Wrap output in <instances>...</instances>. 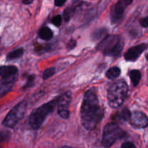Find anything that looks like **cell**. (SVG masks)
Returning <instances> with one entry per match:
<instances>
[{"label":"cell","instance_id":"f546056e","mask_svg":"<svg viewBox=\"0 0 148 148\" xmlns=\"http://www.w3.org/2000/svg\"></svg>","mask_w":148,"mask_h":148},{"label":"cell","instance_id":"7a4b0ae2","mask_svg":"<svg viewBox=\"0 0 148 148\" xmlns=\"http://www.w3.org/2000/svg\"><path fill=\"white\" fill-rule=\"evenodd\" d=\"M128 90V85L124 80H118L111 84L108 90V105L113 108L122 105L127 98Z\"/></svg>","mask_w":148,"mask_h":148},{"label":"cell","instance_id":"f1b7e54d","mask_svg":"<svg viewBox=\"0 0 148 148\" xmlns=\"http://www.w3.org/2000/svg\"><path fill=\"white\" fill-rule=\"evenodd\" d=\"M146 58H147V59L148 60V53L147 54V56H146Z\"/></svg>","mask_w":148,"mask_h":148},{"label":"cell","instance_id":"5bb4252c","mask_svg":"<svg viewBox=\"0 0 148 148\" xmlns=\"http://www.w3.org/2000/svg\"><path fill=\"white\" fill-rule=\"evenodd\" d=\"M107 31L106 29L105 28H100L94 30L92 33V39L93 40H98L100 39H103L106 36Z\"/></svg>","mask_w":148,"mask_h":148},{"label":"cell","instance_id":"603a6c76","mask_svg":"<svg viewBox=\"0 0 148 148\" xmlns=\"http://www.w3.org/2000/svg\"><path fill=\"white\" fill-rule=\"evenodd\" d=\"M122 148H135V145L133 144L131 142H127V143H124V144H122L121 145Z\"/></svg>","mask_w":148,"mask_h":148},{"label":"cell","instance_id":"277c9868","mask_svg":"<svg viewBox=\"0 0 148 148\" xmlns=\"http://www.w3.org/2000/svg\"><path fill=\"white\" fill-rule=\"evenodd\" d=\"M127 134L121 130L116 123H109L104 128L103 134L102 144L104 147H109L112 146L117 140L125 138Z\"/></svg>","mask_w":148,"mask_h":148},{"label":"cell","instance_id":"cb8c5ba5","mask_svg":"<svg viewBox=\"0 0 148 148\" xmlns=\"http://www.w3.org/2000/svg\"><path fill=\"white\" fill-rule=\"evenodd\" d=\"M75 46H76V41L75 40H71L67 44V49L69 50H71V49H74L75 47Z\"/></svg>","mask_w":148,"mask_h":148},{"label":"cell","instance_id":"4fadbf2b","mask_svg":"<svg viewBox=\"0 0 148 148\" xmlns=\"http://www.w3.org/2000/svg\"><path fill=\"white\" fill-rule=\"evenodd\" d=\"M39 36L41 39L46 40H50L53 37V32L49 29V27H42L40 30H39Z\"/></svg>","mask_w":148,"mask_h":148},{"label":"cell","instance_id":"6da1fadb","mask_svg":"<svg viewBox=\"0 0 148 148\" xmlns=\"http://www.w3.org/2000/svg\"><path fill=\"white\" fill-rule=\"evenodd\" d=\"M81 121L85 129L92 130L97 127L103 116V111L101 106L94 88L90 89L83 98L80 111Z\"/></svg>","mask_w":148,"mask_h":148},{"label":"cell","instance_id":"d6986e66","mask_svg":"<svg viewBox=\"0 0 148 148\" xmlns=\"http://www.w3.org/2000/svg\"><path fill=\"white\" fill-rule=\"evenodd\" d=\"M74 11H75V8L72 7H66L65 9L64 12V19L65 22H68L71 19L74 14Z\"/></svg>","mask_w":148,"mask_h":148},{"label":"cell","instance_id":"9a60e30c","mask_svg":"<svg viewBox=\"0 0 148 148\" xmlns=\"http://www.w3.org/2000/svg\"><path fill=\"white\" fill-rule=\"evenodd\" d=\"M130 79H131L132 82L134 87L137 86L139 85L141 79V73L139 70H132L130 73Z\"/></svg>","mask_w":148,"mask_h":148},{"label":"cell","instance_id":"9c48e42d","mask_svg":"<svg viewBox=\"0 0 148 148\" xmlns=\"http://www.w3.org/2000/svg\"><path fill=\"white\" fill-rule=\"evenodd\" d=\"M130 123L132 127L137 129L145 128L148 126V117L141 111H134L131 114Z\"/></svg>","mask_w":148,"mask_h":148},{"label":"cell","instance_id":"d4e9b609","mask_svg":"<svg viewBox=\"0 0 148 148\" xmlns=\"http://www.w3.org/2000/svg\"><path fill=\"white\" fill-rule=\"evenodd\" d=\"M34 78H35V77L33 76V75H31V76L29 77L28 79H27V84H26V86L25 87V88H27V87H30V85H32V84L33 83Z\"/></svg>","mask_w":148,"mask_h":148},{"label":"cell","instance_id":"30bf717a","mask_svg":"<svg viewBox=\"0 0 148 148\" xmlns=\"http://www.w3.org/2000/svg\"><path fill=\"white\" fill-rule=\"evenodd\" d=\"M17 71L14 66H0V77L2 78L3 83H12L15 80Z\"/></svg>","mask_w":148,"mask_h":148},{"label":"cell","instance_id":"52a82bcc","mask_svg":"<svg viewBox=\"0 0 148 148\" xmlns=\"http://www.w3.org/2000/svg\"><path fill=\"white\" fill-rule=\"evenodd\" d=\"M133 0H119L111 12L112 23H118L121 20L126 7L132 3Z\"/></svg>","mask_w":148,"mask_h":148},{"label":"cell","instance_id":"5b68a950","mask_svg":"<svg viewBox=\"0 0 148 148\" xmlns=\"http://www.w3.org/2000/svg\"><path fill=\"white\" fill-rule=\"evenodd\" d=\"M26 110H27V103L25 101L19 103L4 118L2 122L3 125L10 128L14 127L19 122V121L24 117Z\"/></svg>","mask_w":148,"mask_h":148},{"label":"cell","instance_id":"44dd1931","mask_svg":"<svg viewBox=\"0 0 148 148\" xmlns=\"http://www.w3.org/2000/svg\"><path fill=\"white\" fill-rule=\"evenodd\" d=\"M62 17L61 15H56L55 17H53L51 20V23L54 25L55 26H59L61 25L62 24Z\"/></svg>","mask_w":148,"mask_h":148},{"label":"cell","instance_id":"3957f363","mask_svg":"<svg viewBox=\"0 0 148 148\" xmlns=\"http://www.w3.org/2000/svg\"><path fill=\"white\" fill-rule=\"evenodd\" d=\"M59 99V97L54 98L33 111L29 117V123L32 128L34 130L40 128V126L44 122L46 117L53 111L56 104H58Z\"/></svg>","mask_w":148,"mask_h":148},{"label":"cell","instance_id":"484cf974","mask_svg":"<svg viewBox=\"0 0 148 148\" xmlns=\"http://www.w3.org/2000/svg\"><path fill=\"white\" fill-rule=\"evenodd\" d=\"M66 0H55V5L56 7H62L65 3Z\"/></svg>","mask_w":148,"mask_h":148},{"label":"cell","instance_id":"ba28073f","mask_svg":"<svg viewBox=\"0 0 148 148\" xmlns=\"http://www.w3.org/2000/svg\"><path fill=\"white\" fill-rule=\"evenodd\" d=\"M71 100H72L71 92L68 91L59 97L58 101V114L64 119H66L69 116V106L70 104Z\"/></svg>","mask_w":148,"mask_h":148},{"label":"cell","instance_id":"e0dca14e","mask_svg":"<svg viewBox=\"0 0 148 148\" xmlns=\"http://www.w3.org/2000/svg\"><path fill=\"white\" fill-rule=\"evenodd\" d=\"M24 53V50L23 49L20 48V49H15V50L12 51L10 53H9L7 56V60H14V59H17L20 58L22 55Z\"/></svg>","mask_w":148,"mask_h":148},{"label":"cell","instance_id":"4316f807","mask_svg":"<svg viewBox=\"0 0 148 148\" xmlns=\"http://www.w3.org/2000/svg\"><path fill=\"white\" fill-rule=\"evenodd\" d=\"M33 1V0H23V2L25 4H29L30 3H32Z\"/></svg>","mask_w":148,"mask_h":148},{"label":"cell","instance_id":"2e32d148","mask_svg":"<svg viewBox=\"0 0 148 148\" xmlns=\"http://www.w3.org/2000/svg\"><path fill=\"white\" fill-rule=\"evenodd\" d=\"M121 74V69L119 67L114 66V67L108 69L106 72V77L107 78L110 79H114L116 78L119 77Z\"/></svg>","mask_w":148,"mask_h":148},{"label":"cell","instance_id":"8992f818","mask_svg":"<svg viewBox=\"0 0 148 148\" xmlns=\"http://www.w3.org/2000/svg\"><path fill=\"white\" fill-rule=\"evenodd\" d=\"M121 39L116 35H111L104 38L102 41L98 44L97 49L105 55L110 56L111 52L114 50L116 46H117Z\"/></svg>","mask_w":148,"mask_h":148},{"label":"cell","instance_id":"ac0fdd59","mask_svg":"<svg viewBox=\"0 0 148 148\" xmlns=\"http://www.w3.org/2000/svg\"><path fill=\"white\" fill-rule=\"evenodd\" d=\"M12 88V83H3L0 85V98L6 95Z\"/></svg>","mask_w":148,"mask_h":148},{"label":"cell","instance_id":"83f0119b","mask_svg":"<svg viewBox=\"0 0 148 148\" xmlns=\"http://www.w3.org/2000/svg\"><path fill=\"white\" fill-rule=\"evenodd\" d=\"M3 141H4V137H3V136L0 134V143H2Z\"/></svg>","mask_w":148,"mask_h":148},{"label":"cell","instance_id":"7402d4cb","mask_svg":"<svg viewBox=\"0 0 148 148\" xmlns=\"http://www.w3.org/2000/svg\"><path fill=\"white\" fill-rule=\"evenodd\" d=\"M140 25L142 27H148V16L144 17V18L141 19L140 22Z\"/></svg>","mask_w":148,"mask_h":148},{"label":"cell","instance_id":"7c38bea8","mask_svg":"<svg viewBox=\"0 0 148 148\" xmlns=\"http://www.w3.org/2000/svg\"><path fill=\"white\" fill-rule=\"evenodd\" d=\"M130 116H131L130 111L127 108H124V109L119 111L116 114V116H114V119L119 122H123V121H126L130 119Z\"/></svg>","mask_w":148,"mask_h":148},{"label":"cell","instance_id":"8fae6325","mask_svg":"<svg viewBox=\"0 0 148 148\" xmlns=\"http://www.w3.org/2000/svg\"><path fill=\"white\" fill-rule=\"evenodd\" d=\"M147 48V45L146 43H141L134 47L130 48L124 54V58L126 60L129 62H134L140 57V55L144 52V51Z\"/></svg>","mask_w":148,"mask_h":148},{"label":"cell","instance_id":"ffe728a7","mask_svg":"<svg viewBox=\"0 0 148 148\" xmlns=\"http://www.w3.org/2000/svg\"><path fill=\"white\" fill-rule=\"evenodd\" d=\"M55 73V68L53 67H50L46 69V70L44 71L43 75V78L44 79H49V77H51V76H53Z\"/></svg>","mask_w":148,"mask_h":148}]
</instances>
